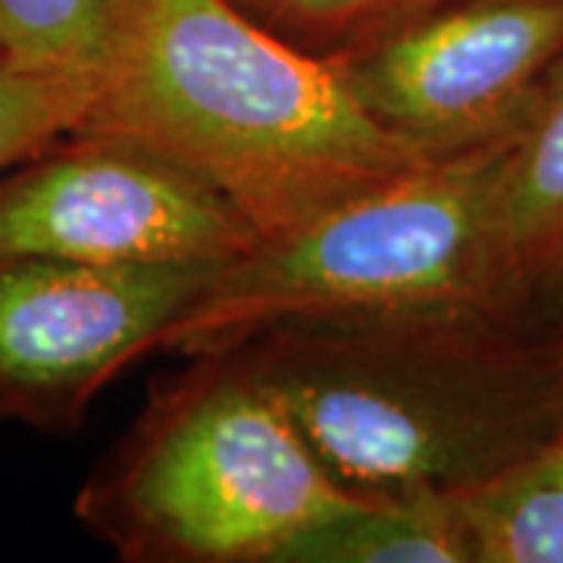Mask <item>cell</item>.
Returning a JSON list of instances; mask_svg holds the SVG:
<instances>
[{"label": "cell", "instance_id": "cell-1", "mask_svg": "<svg viewBox=\"0 0 563 563\" xmlns=\"http://www.w3.org/2000/svg\"><path fill=\"white\" fill-rule=\"evenodd\" d=\"M225 351L363 501L457 495L563 439L542 329L498 313L285 322Z\"/></svg>", "mask_w": 563, "mask_h": 563}, {"label": "cell", "instance_id": "cell-2", "mask_svg": "<svg viewBox=\"0 0 563 563\" xmlns=\"http://www.w3.org/2000/svg\"><path fill=\"white\" fill-rule=\"evenodd\" d=\"M79 129L188 169L261 242L429 163L363 107L342 66L229 0H139Z\"/></svg>", "mask_w": 563, "mask_h": 563}, {"label": "cell", "instance_id": "cell-3", "mask_svg": "<svg viewBox=\"0 0 563 563\" xmlns=\"http://www.w3.org/2000/svg\"><path fill=\"white\" fill-rule=\"evenodd\" d=\"M76 495V520L125 563H276L357 495L235 351L185 357Z\"/></svg>", "mask_w": 563, "mask_h": 563}, {"label": "cell", "instance_id": "cell-4", "mask_svg": "<svg viewBox=\"0 0 563 563\" xmlns=\"http://www.w3.org/2000/svg\"><path fill=\"white\" fill-rule=\"evenodd\" d=\"M510 144L429 161L225 263L163 332L157 354H217L303 320L483 310L526 322L498 242Z\"/></svg>", "mask_w": 563, "mask_h": 563}, {"label": "cell", "instance_id": "cell-5", "mask_svg": "<svg viewBox=\"0 0 563 563\" xmlns=\"http://www.w3.org/2000/svg\"><path fill=\"white\" fill-rule=\"evenodd\" d=\"M257 244L207 181L120 135L76 129L0 173V257L222 266Z\"/></svg>", "mask_w": 563, "mask_h": 563}, {"label": "cell", "instance_id": "cell-6", "mask_svg": "<svg viewBox=\"0 0 563 563\" xmlns=\"http://www.w3.org/2000/svg\"><path fill=\"white\" fill-rule=\"evenodd\" d=\"M342 73L426 161L507 144L563 73V0H444Z\"/></svg>", "mask_w": 563, "mask_h": 563}, {"label": "cell", "instance_id": "cell-7", "mask_svg": "<svg viewBox=\"0 0 563 563\" xmlns=\"http://www.w3.org/2000/svg\"><path fill=\"white\" fill-rule=\"evenodd\" d=\"M217 269L0 257V422L76 432L107 385L157 354Z\"/></svg>", "mask_w": 563, "mask_h": 563}, {"label": "cell", "instance_id": "cell-8", "mask_svg": "<svg viewBox=\"0 0 563 563\" xmlns=\"http://www.w3.org/2000/svg\"><path fill=\"white\" fill-rule=\"evenodd\" d=\"M504 282L532 325L563 298V73L507 147L498 188Z\"/></svg>", "mask_w": 563, "mask_h": 563}, {"label": "cell", "instance_id": "cell-9", "mask_svg": "<svg viewBox=\"0 0 563 563\" xmlns=\"http://www.w3.org/2000/svg\"><path fill=\"white\" fill-rule=\"evenodd\" d=\"M276 563H473L451 495L357 501L303 529Z\"/></svg>", "mask_w": 563, "mask_h": 563}, {"label": "cell", "instance_id": "cell-10", "mask_svg": "<svg viewBox=\"0 0 563 563\" xmlns=\"http://www.w3.org/2000/svg\"><path fill=\"white\" fill-rule=\"evenodd\" d=\"M473 563H563V444L454 495Z\"/></svg>", "mask_w": 563, "mask_h": 563}, {"label": "cell", "instance_id": "cell-11", "mask_svg": "<svg viewBox=\"0 0 563 563\" xmlns=\"http://www.w3.org/2000/svg\"><path fill=\"white\" fill-rule=\"evenodd\" d=\"M139 0H0V54L25 69L95 81Z\"/></svg>", "mask_w": 563, "mask_h": 563}, {"label": "cell", "instance_id": "cell-12", "mask_svg": "<svg viewBox=\"0 0 563 563\" xmlns=\"http://www.w3.org/2000/svg\"><path fill=\"white\" fill-rule=\"evenodd\" d=\"M247 20L310 57L354 60L444 0H229Z\"/></svg>", "mask_w": 563, "mask_h": 563}, {"label": "cell", "instance_id": "cell-13", "mask_svg": "<svg viewBox=\"0 0 563 563\" xmlns=\"http://www.w3.org/2000/svg\"><path fill=\"white\" fill-rule=\"evenodd\" d=\"M95 98V81L25 69L0 54V173L76 132Z\"/></svg>", "mask_w": 563, "mask_h": 563}, {"label": "cell", "instance_id": "cell-14", "mask_svg": "<svg viewBox=\"0 0 563 563\" xmlns=\"http://www.w3.org/2000/svg\"><path fill=\"white\" fill-rule=\"evenodd\" d=\"M539 329H542L544 344H548V354H551V363H554V376H558V385H561V395H563V298L558 301V307L544 317Z\"/></svg>", "mask_w": 563, "mask_h": 563}]
</instances>
